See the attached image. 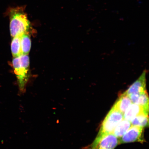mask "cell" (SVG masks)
Wrapping results in <instances>:
<instances>
[{
  "label": "cell",
  "instance_id": "6da1fadb",
  "mask_svg": "<svg viewBox=\"0 0 149 149\" xmlns=\"http://www.w3.org/2000/svg\"><path fill=\"white\" fill-rule=\"evenodd\" d=\"M6 14L10 19V31L12 37L29 33L31 23L25 12V6L10 7L7 9Z\"/></svg>",
  "mask_w": 149,
  "mask_h": 149
},
{
  "label": "cell",
  "instance_id": "7a4b0ae2",
  "mask_svg": "<svg viewBox=\"0 0 149 149\" xmlns=\"http://www.w3.org/2000/svg\"><path fill=\"white\" fill-rule=\"evenodd\" d=\"M123 114L118 110L112 107L102 122L99 132L95 139L89 147V149H96L102 138L112 134L116 126L124 119Z\"/></svg>",
  "mask_w": 149,
  "mask_h": 149
},
{
  "label": "cell",
  "instance_id": "3957f363",
  "mask_svg": "<svg viewBox=\"0 0 149 149\" xmlns=\"http://www.w3.org/2000/svg\"><path fill=\"white\" fill-rule=\"evenodd\" d=\"M14 73L17 79L19 92L23 94L29 78V58L28 55H22L14 58L12 61Z\"/></svg>",
  "mask_w": 149,
  "mask_h": 149
},
{
  "label": "cell",
  "instance_id": "277c9868",
  "mask_svg": "<svg viewBox=\"0 0 149 149\" xmlns=\"http://www.w3.org/2000/svg\"><path fill=\"white\" fill-rule=\"evenodd\" d=\"M143 128L132 125L126 133L118 139L119 144H124L139 141H144L143 136Z\"/></svg>",
  "mask_w": 149,
  "mask_h": 149
},
{
  "label": "cell",
  "instance_id": "5b68a950",
  "mask_svg": "<svg viewBox=\"0 0 149 149\" xmlns=\"http://www.w3.org/2000/svg\"><path fill=\"white\" fill-rule=\"evenodd\" d=\"M146 73L145 70L138 79L127 89L126 92L128 95L132 94L140 95L146 91Z\"/></svg>",
  "mask_w": 149,
  "mask_h": 149
},
{
  "label": "cell",
  "instance_id": "8992f818",
  "mask_svg": "<svg viewBox=\"0 0 149 149\" xmlns=\"http://www.w3.org/2000/svg\"><path fill=\"white\" fill-rule=\"evenodd\" d=\"M118 144V139L113 134H109L102 138L96 149H114Z\"/></svg>",
  "mask_w": 149,
  "mask_h": 149
},
{
  "label": "cell",
  "instance_id": "52a82bcc",
  "mask_svg": "<svg viewBox=\"0 0 149 149\" xmlns=\"http://www.w3.org/2000/svg\"><path fill=\"white\" fill-rule=\"evenodd\" d=\"M149 111H147L143 107L136 104L132 103L124 113V119L129 121L137 115L144 113L148 115Z\"/></svg>",
  "mask_w": 149,
  "mask_h": 149
},
{
  "label": "cell",
  "instance_id": "ba28073f",
  "mask_svg": "<svg viewBox=\"0 0 149 149\" xmlns=\"http://www.w3.org/2000/svg\"><path fill=\"white\" fill-rule=\"evenodd\" d=\"M132 103L129 96L125 92L119 97L113 107L124 114L126 109Z\"/></svg>",
  "mask_w": 149,
  "mask_h": 149
},
{
  "label": "cell",
  "instance_id": "9c48e42d",
  "mask_svg": "<svg viewBox=\"0 0 149 149\" xmlns=\"http://www.w3.org/2000/svg\"><path fill=\"white\" fill-rule=\"evenodd\" d=\"M132 126L130 121L123 119L119 123L112 134L118 139L122 137Z\"/></svg>",
  "mask_w": 149,
  "mask_h": 149
},
{
  "label": "cell",
  "instance_id": "30bf717a",
  "mask_svg": "<svg viewBox=\"0 0 149 149\" xmlns=\"http://www.w3.org/2000/svg\"><path fill=\"white\" fill-rule=\"evenodd\" d=\"M22 55H28L31 49V41L28 33H24L20 37Z\"/></svg>",
  "mask_w": 149,
  "mask_h": 149
},
{
  "label": "cell",
  "instance_id": "8fae6325",
  "mask_svg": "<svg viewBox=\"0 0 149 149\" xmlns=\"http://www.w3.org/2000/svg\"><path fill=\"white\" fill-rule=\"evenodd\" d=\"M132 125L136 126L143 128L148 126V115L141 113L130 121Z\"/></svg>",
  "mask_w": 149,
  "mask_h": 149
},
{
  "label": "cell",
  "instance_id": "7c38bea8",
  "mask_svg": "<svg viewBox=\"0 0 149 149\" xmlns=\"http://www.w3.org/2000/svg\"><path fill=\"white\" fill-rule=\"evenodd\" d=\"M20 37L21 36L13 37V38L11 42V51L14 58L19 56L22 55Z\"/></svg>",
  "mask_w": 149,
  "mask_h": 149
},
{
  "label": "cell",
  "instance_id": "4fadbf2b",
  "mask_svg": "<svg viewBox=\"0 0 149 149\" xmlns=\"http://www.w3.org/2000/svg\"><path fill=\"white\" fill-rule=\"evenodd\" d=\"M135 104L141 106L146 110L149 111V98L146 91L139 95Z\"/></svg>",
  "mask_w": 149,
  "mask_h": 149
}]
</instances>
